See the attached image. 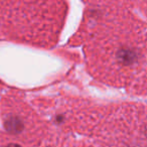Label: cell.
Listing matches in <instances>:
<instances>
[{
  "label": "cell",
  "instance_id": "1",
  "mask_svg": "<svg viewBox=\"0 0 147 147\" xmlns=\"http://www.w3.org/2000/svg\"><path fill=\"white\" fill-rule=\"evenodd\" d=\"M4 147H21L20 145H17V144H8V145H6V146H4Z\"/></svg>",
  "mask_w": 147,
  "mask_h": 147
}]
</instances>
